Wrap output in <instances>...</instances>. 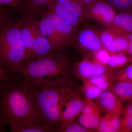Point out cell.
I'll return each instance as SVG.
<instances>
[{"label": "cell", "mask_w": 132, "mask_h": 132, "mask_svg": "<svg viewBox=\"0 0 132 132\" xmlns=\"http://www.w3.org/2000/svg\"><path fill=\"white\" fill-rule=\"evenodd\" d=\"M69 81L53 84L24 83L34 99L37 122L55 132L59 131L64 100L72 91Z\"/></svg>", "instance_id": "cell-1"}, {"label": "cell", "mask_w": 132, "mask_h": 132, "mask_svg": "<svg viewBox=\"0 0 132 132\" xmlns=\"http://www.w3.org/2000/svg\"><path fill=\"white\" fill-rule=\"evenodd\" d=\"M24 83L0 87L1 132L4 131L5 125L10 121L24 124H39L34 99Z\"/></svg>", "instance_id": "cell-2"}, {"label": "cell", "mask_w": 132, "mask_h": 132, "mask_svg": "<svg viewBox=\"0 0 132 132\" xmlns=\"http://www.w3.org/2000/svg\"><path fill=\"white\" fill-rule=\"evenodd\" d=\"M68 57L59 51L47 57L22 62L16 68L25 77L24 83L53 84L69 80Z\"/></svg>", "instance_id": "cell-3"}, {"label": "cell", "mask_w": 132, "mask_h": 132, "mask_svg": "<svg viewBox=\"0 0 132 132\" xmlns=\"http://www.w3.org/2000/svg\"><path fill=\"white\" fill-rule=\"evenodd\" d=\"M26 55L19 21L2 26L0 32V66L15 71L24 62Z\"/></svg>", "instance_id": "cell-4"}, {"label": "cell", "mask_w": 132, "mask_h": 132, "mask_svg": "<svg viewBox=\"0 0 132 132\" xmlns=\"http://www.w3.org/2000/svg\"><path fill=\"white\" fill-rule=\"evenodd\" d=\"M85 7L78 0H53L48 11L78 28L86 19Z\"/></svg>", "instance_id": "cell-5"}, {"label": "cell", "mask_w": 132, "mask_h": 132, "mask_svg": "<svg viewBox=\"0 0 132 132\" xmlns=\"http://www.w3.org/2000/svg\"><path fill=\"white\" fill-rule=\"evenodd\" d=\"M117 11L106 0H97L85 7V18L94 20L107 28L117 14Z\"/></svg>", "instance_id": "cell-6"}, {"label": "cell", "mask_w": 132, "mask_h": 132, "mask_svg": "<svg viewBox=\"0 0 132 132\" xmlns=\"http://www.w3.org/2000/svg\"><path fill=\"white\" fill-rule=\"evenodd\" d=\"M86 102L78 92L72 90L69 92L62 105L59 128L74 120L80 114Z\"/></svg>", "instance_id": "cell-7"}, {"label": "cell", "mask_w": 132, "mask_h": 132, "mask_svg": "<svg viewBox=\"0 0 132 132\" xmlns=\"http://www.w3.org/2000/svg\"><path fill=\"white\" fill-rule=\"evenodd\" d=\"M43 14L49 19L66 48L72 46L78 33V28L65 21L52 11L48 10Z\"/></svg>", "instance_id": "cell-8"}, {"label": "cell", "mask_w": 132, "mask_h": 132, "mask_svg": "<svg viewBox=\"0 0 132 132\" xmlns=\"http://www.w3.org/2000/svg\"><path fill=\"white\" fill-rule=\"evenodd\" d=\"M86 51L97 52L103 48L100 31L88 27H85L78 31L73 45Z\"/></svg>", "instance_id": "cell-9"}, {"label": "cell", "mask_w": 132, "mask_h": 132, "mask_svg": "<svg viewBox=\"0 0 132 132\" xmlns=\"http://www.w3.org/2000/svg\"><path fill=\"white\" fill-rule=\"evenodd\" d=\"M31 18L34 40L32 53L28 61L42 59L57 52L55 51L49 41L41 34L38 21L33 17Z\"/></svg>", "instance_id": "cell-10"}, {"label": "cell", "mask_w": 132, "mask_h": 132, "mask_svg": "<svg viewBox=\"0 0 132 132\" xmlns=\"http://www.w3.org/2000/svg\"><path fill=\"white\" fill-rule=\"evenodd\" d=\"M103 48L112 53L127 52L129 42L126 36L116 34L109 29L100 31Z\"/></svg>", "instance_id": "cell-11"}, {"label": "cell", "mask_w": 132, "mask_h": 132, "mask_svg": "<svg viewBox=\"0 0 132 132\" xmlns=\"http://www.w3.org/2000/svg\"><path fill=\"white\" fill-rule=\"evenodd\" d=\"M38 27L41 34L49 41L55 52L63 51L67 48L52 22L45 15L43 14L41 20L38 21Z\"/></svg>", "instance_id": "cell-12"}, {"label": "cell", "mask_w": 132, "mask_h": 132, "mask_svg": "<svg viewBox=\"0 0 132 132\" xmlns=\"http://www.w3.org/2000/svg\"><path fill=\"white\" fill-rule=\"evenodd\" d=\"M75 71L80 78L90 80L104 75L106 72V68L105 65L97 62H94L87 59H84L76 65Z\"/></svg>", "instance_id": "cell-13"}, {"label": "cell", "mask_w": 132, "mask_h": 132, "mask_svg": "<svg viewBox=\"0 0 132 132\" xmlns=\"http://www.w3.org/2000/svg\"><path fill=\"white\" fill-rule=\"evenodd\" d=\"M119 12L107 28L120 35L126 36L132 33V12Z\"/></svg>", "instance_id": "cell-14"}, {"label": "cell", "mask_w": 132, "mask_h": 132, "mask_svg": "<svg viewBox=\"0 0 132 132\" xmlns=\"http://www.w3.org/2000/svg\"><path fill=\"white\" fill-rule=\"evenodd\" d=\"M19 23L21 36L26 51V58L23 62H25L29 60L32 50L34 34L32 18L27 17V19L19 21Z\"/></svg>", "instance_id": "cell-15"}, {"label": "cell", "mask_w": 132, "mask_h": 132, "mask_svg": "<svg viewBox=\"0 0 132 132\" xmlns=\"http://www.w3.org/2000/svg\"><path fill=\"white\" fill-rule=\"evenodd\" d=\"M121 110L108 113L101 118L97 129L101 132H114L121 129Z\"/></svg>", "instance_id": "cell-16"}, {"label": "cell", "mask_w": 132, "mask_h": 132, "mask_svg": "<svg viewBox=\"0 0 132 132\" xmlns=\"http://www.w3.org/2000/svg\"><path fill=\"white\" fill-rule=\"evenodd\" d=\"M98 98L100 105L108 113L121 109L119 101L115 95L111 92L103 91Z\"/></svg>", "instance_id": "cell-17"}, {"label": "cell", "mask_w": 132, "mask_h": 132, "mask_svg": "<svg viewBox=\"0 0 132 132\" xmlns=\"http://www.w3.org/2000/svg\"><path fill=\"white\" fill-rule=\"evenodd\" d=\"M7 124L10 127L12 132H55L51 128L40 124H24L10 121Z\"/></svg>", "instance_id": "cell-18"}, {"label": "cell", "mask_w": 132, "mask_h": 132, "mask_svg": "<svg viewBox=\"0 0 132 132\" xmlns=\"http://www.w3.org/2000/svg\"><path fill=\"white\" fill-rule=\"evenodd\" d=\"M53 0H22L21 5L24 11L28 14L27 17L34 18L42 10L46 8L48 10Z\"/></svg>", "instance_id": "cell-19"}, {"label": "cell", "mask_w": 132, "mask_h": 132, "mask_svg": "<svg viewBox=\"0 0 132 132\" xmlns=\"http://www.w3.org/2000/svg\"><path fill=\"white\" fill-rule=\"evenodd\" d=\"M79 114L78 121L81 125L87 129H97L101 119L99 112L91 114Z\"/></svg>", "instance_id": "cell-20"}, {"label": "cell", "mask_w": 132, "mask_h": 132, "mask_svg": "<svg viewBox=\"0 0 132 132\" xmlns=\"http://www.w3.org/2000/svg\"><path fill=\"white\" fill-rule=\"evenodd\" d=\"M114 92L121 98L127 100H132V82L124 80L118 82L114 86Z\"/></svg>", "instance_id": "cell-21"}, {"label": "cell", "mask_w": 132, "mask_h": 132, "mask_svg": "<svg viewBox=\"0 0 132 132\" xmlns=\"http://www.w3.org/2000/svg\"><path fill=\"white\" fill-rule=\"evenodd\" d=\"M129 61V58L123 54H113L111 55L108 64L109 67L113 68L122 67Z\"/></svg>", "instance_id": "cell-22"}, {"label": "cell", "mask_w": 132, "mask_h": 132, "mask_svg": "<svg viewBox=\"0 0 132 132\" xmlns=\"http://www.w3.org/2000/svg\"><path fill=\"white\" fill-rule=\"evenodd\" d=\"M124 114L121 120V128L125 131H130L132 130V104L126 108Z\"/></svg>", "instance_id": "cell-23"}, {"label": "cell", "mask_w": 132, "mask_h": 132, "mask_svg": "<svg viewBox=\"0 0 132 132\" xmlns=\"http://www.w3.org/2000/svg\"><path fill=\"white\" fill-rule=\"evenodd\" d=\"M117 10L132 12V0H106Z\"/></svg>", "instance_id": "cell-24"}, {"label": "cell", "mask_w": 132, "mask_h": 132, "mask_svg": "<svg viewBox=\"0 0 132 132\" xmlns=\"http://www.w3.org/2000/svg\"><path fill=\"white\" fill-rule=\"evenodd\" d=\"M102 91L96 86L87 81L85 87V93L87 101L98 98Z\"/></svg>", "instance_id": "cell-25"}, {"label": "cell", "mask_w": 132, "mask_h": 132, "mask_svg": "<svg viewBox=\"0 0 132 132\" xmlns=\"http://www.w3.org/2000/svg\"><path fill=\"white\" fill-rule=\"evenodd\" d=\"M89 131V129L84 127L79 122H75L73 120L60 128L58 132H87Z\"/></svg>", "instance_id": "cell-26"}, {"label": "cell", "mask_w": 132, "mask_h": 132, "mask_svg": "<svg viewBox=\"0 0 132 132\" xmlns=\"http://www.w3.org/2000/svg\"><path fill=\"white\" fill-rule=\"evenodd\" d=\"M109 52L104 48H101L95 52L96 62L104 65L108 64L111 56Z\"/></svg>", "instance_id": "cell-27"}, {"label": "cell", "mask_w": 132, "mask_h": 132, "mask_svg": "<svg viewBox=\"0 0 132 132\" xmlns=\"http://www.w3.org/2000/svg\"><path fill=\"white\" fill-rule=\"evenodd\" d=\"M89 80L92 84L98 88L102 92L106 91L108 88V81L104 75L90 79Z\"/></svg>", "instance_id": "cell-28"}, {"label": "cell", "mask_w": 132, "mask_h": 132, "mask_svg": "<svg viewBox=\"0 0 132 132\" xmlns=\"http://www.w3.org/2000/svg\"><path fill=\"white\" fill-rule=\"evenodd\" d=\"M123 74V80L132 82V63L125 69Z\"/></svg>", "instance_id": "cell-29"}, {"label": "cell", "mask_w": 132, "mask_h": 132, "mask_svg": "<svg viewBox=\"0 0 132 132\" xmlns=\"http://www.w3.org/2000/svg\"><path fill=\"white\" fill-rule=\"evenodd\" d=\"M21 0H0L1 5H6L11 7L21 5Z\"/></svg>", "instance_id": "cell-30"}, {"label": "cell", "mask_w": 132, "mask_h": 132, "mask_svg": "<svg viewBox=\"0 0 132 132\" xmlns=\"http://www.w3.org/2000/svg\"><path fill=\"white\" fill-rule=\"evenodd\" d=\"M85 6L92 4L97 0H78Z\"/></svg>", "instance_id": "cell-31"}, {"label": "cell", "mask_w": 132, "mask_h": 132, "mask_svg": "<svg viewBox=\"0 0 132 132\" xmlns=\"http://www.w3.org/2000/svg\"><path fill=\"white\" fill-rule=\"evenodd\" d=\"M127 52L130 55H132V43L130 42H129Z\"/></svg>", "instance_id": "cell-32"}, {"label": "cell", "mask_w": 132, "mask_h": 132, "mask_svg": "<svg viewBox=\"0 0 132 132\" xmlns=\"http://www.w3.org/2000/svg\"><path fill=\"white\" fill-rule=\"evenodd\" d=\"M130 42L132 43V33L129 34V35L126 36Z\"/></svg>", "instance_id": "cell-33"}, {"label": "cell", "mask_w": 132, "mask_h": 132, "mask_svg": "<svg viewBox=\"0 0 132 132\" xmlns=\"http://www.w3.org/2000/svg\"><path fill=\"white\" fill-rule=\"evenodd\" d=\"M128 58H129V61H130L131 63H132V55H130V57Z\"/></svg>", "instance_id": "cell-34"}]
</instances>
